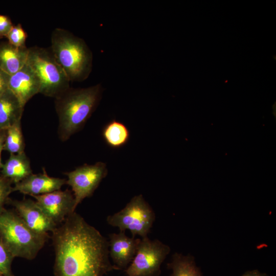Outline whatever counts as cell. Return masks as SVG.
Listing matches in <instances>:
<instances>
[{"mask_svg":"<svg viewBox=\"0 0 276 276\" xmlns=\"http://www.w3.org/2000/svg\"><path fill=\"white\" fill-rule=\"evenodd\" d=\"M56 276H103L119 270L109 261L108 241L74 212L52 232Z\"/></svg>","mask_w":276,"mask_h":276,"instance_id":"6da1fadb","label":"cell"},{"mask_svg":"<svg viewBox=\"0 0 276 276\" xmlns=\"http://www.w3.org/2000/svg\"><path fill=\"white\" fill-rule=\"evenodd\" d=\"M102 91L100 84L86 88H70L55 98L58 133L61 140H67L81 129L96 108Z\"/></svg>","mask_w":276,"mask_h":276,"instance_id":"7a4b0ae2","label":"cell"},{"mask_svg":"<svg viewBox=\"0 0 276 276\" xmlns=\"http://www.w3.org/2000/svg\"><path fill=\"white\" fill-rule=\"evenodd\" d=\"M51 40V51L70 82L86 80L92 70L93 55L85 41L59 28L53 31Z\"/></svg>","mask_w":276,"mask_h":276,"instance_id":"3957f363","label":"cell"},{"mask_svg":"<svg viewBox=\"0 0 276 276\" xmlns=\"http://www.w3.org/2000/svg\"><path fill=\"white\" fill-rule=\"evenodd\" d=\"M49 237L30 229L17 213L5 209L0 214V239L14 258L34 259Z\"/></svg>","mask_w":276,"mask_h":276,"instance_id":"277c9868","label":"cell"},{"mask_svg":"<svg viewBox=\"0 0 276 276\" xmlns=\"http://www.w3.org/2000/svg\"><path fill=\"white\" fill-rule=\"evenodd\" d=\"M27 63L39 79V93L56 98L70 88V81L51 50L37 46L29 48Z\"/></svg>","mask_w":276,"mask_h":276,"instance_id":"5b68a950","label":"cell"},{"mask_svg":"<svg viewBox=\"0 0 276 276\" xmlns=\"http://www.w3.org/2000/svg\"><path fill=\"white\" fill-rule=\"evenodd\" d=\"M155 213L142 195L132 197L120 211L107 216L108 224L119 228L120 232L129 231L132 237H148L155 221Z\"/></svg>","mask_w":276,"mask_h":276,"instance_id":"8992f818","label":"cell"},{"mask_svg":"<svg viewBox=\"0 0 276 276\" xmlns=\"http://www.w3.org/2000/svg\"><path fill=\"white\" fill-rule=\"evenodd\" d=\"M170 247L157 239L141 238L135 255L125 269L127 276H159Z\"/></svg>","mask_w":276,"mask_h":276,"instance_id":"52a82bcc","label":"cell"},{"mask_svg":"<svg viewBox=\"0 0 276 276\" xmlns=\"http://www.w3.org/2000/svg\"><path fill=\"white\" fill-rule=\"evenodd\" d=\"M107 174L106 164L101 162L95 165L85 164L66 173V183L72 189L76 209L84 199L93 195Z\"/></svg>","mask_w":276,"mask_h":276,"instance_id":"ba28073f","label":"cell"},{"mask_svg":"<svg viewBox=\"0 0 276 276\" xmlns=\"http://www.w3.org/2000/svg\"><path fill=\"white\" fill-rule=\"evenodd\" d=\"M33 197L43 212L57 226L75 212V198L68 190H59Z\"/></svg>","mask_w":276,"mask_h":276,"instance_id":"9c48e42d","label":"cell"},{"mask_svg":"<svg viewBox=\"0 0 276 276\" xmlns=\"http://www.w3.org/2000/svg\"><path fill=\"white\" fill-rule=\"evenodd\" d=\"M26 225L35 233L43 236H49L57 226L43 212L36 202L31 199L22 200H10Z\"/></svg>","mask_w":276,"mask_h":276,"instance_id":"30bf717a","label":"cell"},{"mask_svg":"<svg viewBox=\"0 0 276 276\" xmlns=\"http://www.w3.org/2000/svg\"><path fill=\"white\" fill-rule=\"evenodd\" d=\"M141 239L129 237L124 232L109 235V254L119 270L125 269L133 260Z\"/></svg>","mask_w":276,"mask_h":276,"instance_id":"8fae6325","label":"cell"},{"mask_svg":"<svg viewBox=\"0 0 276 276\" xmlns=\"http://www.w3.org/2000/svg\"><path fill=\"white\" fill-rule=\"evenodd\" d=\"M40 81L36 74L27 63L10 76L8 88L24 107L34 95L39 93Z\"/></svg>","mask_w":276,"mask_h":276,"instance_id":"7c38bea8","label":"cell"},{"mask_svg":"<svg viewBox=\"0 0 276 276\" xmlns=\"http://www.w3.org/2000/svg\"><path fill=\"white\" fill-rule=\"evenodd\" d=\"M66 182V179L50 177L45 172L36 174L32 173L14 184L13 191L32 196L39 195L59 190Z\"/></svg>","mask_w":276,"mask_h":276,"instance_id":"4fadbf2b","label":"cell"},{"mask_svg":"<svg viewBox=\"0 0 276 276\" xmlns=\"http://www.w3.org/2000/svg\"><path fill=\"white\" fill-rule=\"evenodd\" d=\"M28 48L16 47L9 42L0 44V70L9 76L20 70L27 62Z\"/></svg>","mask_w":276,"mask_h":276,"instance_id":"5bb4252c","label":"cell"},{"mask_svg":"<svg viewBox=\"0 0 276 276\" xmlns=\"http://www.w3.org/2000/svg\"><path fill=\"white\" fill-rule=\"evenodd\" d=\"M1 176L15 184L32 174L30 160L25 152L10 154L6 161L2 164Z\"/></svg>","mask_w":276,"mask_h":276,"instance_id":"9a60e30c","label":"cell"},{"mask_svg":"<svg viewBox=\"0 0 276 276\" xmlns=\"http://www.w3.org/2000/svg\"><path fill=\"white\" fill-rule=\"evenodd\" d=\"M24 107L8 89L0 96V130L21 121Z\"/></svg>","mask_w":276,"mask_h":276,"instance_id":"2e32d148","label":"cell"},{"mask_svg":"<svg viewBox=\"0 0 276 276\" xmlns=\"http://www.w3.org/2000/svg\"><path fill=\"white\" fill-rule=\"evenodd\" d=\"M102 136L108 146L113 148H119L128 142L130 132L123 123L113 120L103 128Z\"/></svg>","mask_w":276,"mask_h":276,"instance_id":"e0dca14e","label":"cell"},{"mask_svg":"<svg viewBox=\"0 0 276 276\" xmlns=\"http://www.w3.org/2000/svg\"><path fill=\"white\" fill-rule=\"evenodd\" d=\"M167 265L172 271L171 276H203L196 265L194 257L190 255L184 256L175 252Z\"/></svg>","mask_w":276,"mask_h":276,"instance_id":"ac0fdd59","label":"cell"},{"mask_svg":"<svg viewBox=\"0 0 276 276\" xmlns=\"http://www.w3.org/2000/svg\"><path fill=\"white\" fill-rule=\"evenodd\" d=\"M24 148L25 143L20 121L6 130L4 150L10 154H16L24 152Z\"/></svg>","mask_w":276,"mask_h":276,"instance_id":"d6986e66","label":"cell"},{"mask_svg":"<svg viewBox=\"0 0 276 276\" xmlns=\"http://www.w3.org/2000/svg\"><path fill=\"white\" fill-rule=\"evenodd\" d=\"M13 259L0 239V274L3 276H14L11 269Z\"/></svg>","mask_w":276,"mask_h":276,"instance_id":"ffe728a7","label":"cell"},{"mask_svg":"<svg viewBox=\"0 0 276 276\" xmlns=\"http://www.w3.org/2000/svg\"><path fill=\"white\" fill-rule=\"evenodd\" d=\"M6 37L8 42L16 47H26L27 34L20 24L13 26Z\"/></svg>","mask_w":276,"mask_h":276,"instance_id":"44dd1931","label":"cell"},{"mask_svg":"<svg viewBox=\"0 0 276 276\" xmlns=\"http://www.w3.org/2000/svg\"><path fill=\"white\" fill-rule=\"evenodd\" d=\"M12 182L0 175V214L5 209V204L9 200V196L13 192Z\"/></svg>","mask_w":276,"mask_h":276,"instance_id":"7402d4cb","label":"cell"},{"mask_svg":"<svg viewBox=\"0 0 276 276\" xmlns=\"http://www.w3.org/2000/svg\"><path fill=\"white\" fill-rule=\"evenodd\" d=\"M13 26L9 17L0 14V39L6 37Z\"/></svg>","mask_w":276,"mask_h":276,"instance_id":"603a6c76","label":"cell"},{"mask_svg":"<svg viewBox=\"0 0 276 276\" xmlns=\"http://www.w3.org/2000/svg\"><path fill=\"white\" fill-rule=\"evenodd\" d=\"M10 76L0 70V96L8 89V83Z\"/></svg>","mask_w":276,"mask_h":276,"instance_id":"cb8c5ba5","label":"cell"},{"mask_svg":"<svg viewBox=\"0 0 276 276\" xmlns=\"http://www.w3.org/2000/svg\"><path fill=\"white\" fill-rule=\"evenodd\" d=\"M6 136V130H0V171L2 167L1 155L4 150V145Z\"/></svg>","mask_w":276,"mask_h":276,"instance_id":"d4e9b609","label":"cell"},{"mask_svg":"<svg viewBox=\"0 0 276 276\" xmlns=\"http://www.w3.org/2000/svg\"><path fill=\"white\" fill-rule=\"evenodd\" d=\"M242 276H268L265 273H262L258 270L248 271L244 273Z\"/></svg>","mask_w":276,"mask_h":276,"instance_id":"484cf974","label":"cell"},{"mask_svg":"<svg viewBox=\"0 0 276 276\" xmlns=\"http://www.w3.org/2000/svg\"><path fill=\"white\" fill-rule=\"evenodd\" d=\"M0 276H3L2 274H0Z\"/></svg>","mask_w":276,"mask_h":276,"instance_id":"4316f807","label":"cell"}]
</instances>
